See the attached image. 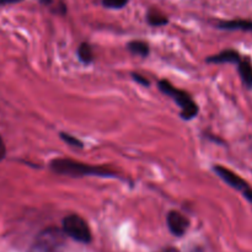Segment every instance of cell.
Instances as JSON below:
<instances>
[{"mask_svg":"<svg viewBox=\"0 0 252 252\" xmlns=\"http://www.w3.org/2000/svg\"><path fill=\"white\" fill-rule=\"evenodd\" d=\"M52 171L61 176L83 177V176H97V177H117L113 170L105 166H94V165L84 164L71 159H54L51 162Z\"/></svg>","mask_w":252,"mask_h":252,"instance_id":"obj_1","label":"cell"},{"mask_svg":"<svg viewBox=\"0 0 252 252\" xmlns=\"http://www.w3.org/2000/svg\"><path fill=\"white\" fill-rule=\"evenodd\" d=\"M159 89L181 107V117L184 120L189 121L196 117L198 113V106L186 91L175 88L169 80H165V79L159 81Z\"/></svg>","mask_w":252,"mask_h":252,"instance_id":"obj_2","label":"cell"},{"mask_svg":"<svg viewBox=\"0 0 252 252\" xmlns=\"http://www.w3.org/2000/svg\"><path fill=\"white\" fill-rule=\"evenodd\" d=\"M65 233L58 228H48L38 234L29 252H63Z\"/></svg>","mask_w":252,"mask_h":252,"instance_id":"obj_3","label":"cell"},{"mask_svg":"<svg viewBox=\"0 0 252 252\" xmlns=\"http://www.w3.org/2000/svg\"><path fill=\"white\" fill-rule=\"evenodd\" d=\"M63 231L66 236L79 243L88 244L91 241V231L88 223L76 214H70L64 218Z\"/></svg>","mask_w":252,"mask_h":252,"instance_id":"obj_4","label":"cell"},{"mask_svg":"<svg viewBox=\"0 0 252 252\" xmlns=\"http://www.w3.org/2000/svg\"><path fill=\"white\" fill-rule=\"evenodd\" d=\"M214 171H216V174L218 175L224 182H226L229 186L238 189V191L243 192L244 197H245L246 194H248L252 189L249 187V185L246 184V181H244L239 175H236L235 172L230 171V170L226 169V167L220 166V165H216V166H214Z\"/></svg>","mask_w":252,"mask_h":252,"instance_id":"obj_5","label":"cell"},{"mask_svg":"<svg viewBox=\"0 0 252 252\" xmlns=\"http://www.w3.org/2000/svg\"><path fill=\"white\" fill-rule=\"evenodd\" d=\"M167 226H169L170 231L176 236H182L186 233L187 228H189V219L185 216H182L179 212H170L167 214Z\"/></svg>","mask_w":252,"mask_h":252,"instance_id":"obj_6","label":"cell"},{"mask_svg":"<svg viewBox=\"0 0 252 252\" xmlns=\"http://www.w3.org/2000/svg\"><path fill=\"white\" fill-rule=\"evenodd\" d=\"M241 61L240 54L234 49H225V51L220 52V53L216 54V56H211L207 62L208 63H217V64H224V63H238Z\"/></svg>","mask_w":252,"mask_h":252,"instance_id":"obj_7","label":"cell"},{"mask_svg":"<svg viewBox=\"0 0 252 252\" xmlns=\"http://www.w3.org/2000/svg\"><path fill=\"white\" fill-rule=\"evenodd\" d=\"M217 26L221 30H241V31H252V21L249 20H229L219 21Z\"/></svg>","mask_w":252,"mask_h":252,"instance_id":"obj_8","label":"cell"},{"mask_svg":"<svg viewBox=\"0 0 252 252\" xmlns=\"http://www.w3.org/2000/svg\"><path fill=\"white\" fill-rule=\"evenodd\" d=\"M239 73H240L243 83L248 86L249 89H252V64L248 58L241 59L239 62Z\"/></svg>","mask_w":252,"mask_h":252,"instance_id":"obj_9","label":"cell"},{"mask_svg":"<svg viewBox=\"0 0 252 252\" xmlns=\"http://www.w3.org/2000/svg\"><path fill=\"white\" fill-rule=\"evenodd\" d=\"M147 20L152 26H157V27L164 26V25H166L167 21H169L167 17L157 9H150L149 11H148Z\"/></svg>","mask_w":252,"mask_h":252,"instance_id":"obj_10","label":"cell"},{"mask_svg":"<svg viewBox=\"0 0 252 252\" xmlns=\"http://www.w3.org/2000/svg\"><path fill=\"white\" fill-rule=\"evenodd\" d=\"M127 48L133 54H137L140 57H147L149 54V46L143 41H132L127 44Z\"/></svg>","mask_w":252,"mask_h":252,"instance_id":"obj_11","label":"cell"},{"mask_svg":"<svg viewBox=\"0 0 252 252\" xmlns=\"http://www.w3.org/2000/svg\"><path fill=\"white\" fill-rule=\"evenodd\" d=\"M78 57L84 64H90L94 61V52L90 44L81 43L78 47Z\"/></svg>","mask_w":252,"mask_h":252,"instance_id":"obj_12","label":"cell"},{"mask_svg":"<svg viewBox=\"0 0 252 252\" xmlns=\"http://www.w3.org/2000/svg\"><path fill=\"white\" fill-rule=\"evenodd\" d=\"M61 138L68 145H71V147H75V148H83V143H81L78 138L74 137V135L66 134V133H61Z\"/></svg>","mask_w":252,"mask_h":252,"instance_id":"obj_13","label":"cell"},{"mask_svg":"<svg viewBox=\"0 0 252 252\" xmlns=\"http://www.w3.org/2000/svg\"><path fill=\"white\" fill-rule=\"evenodd\" d=\"M103 5L110 9H121L128 2V0H103Z\"/></svg>","mask_w":252,"mask_h":252,"instance_id":"obj_14","label":"cell"},{"mask_svg":"<svg viewBox=\"0 0 252 252\" xmlns=\"http://www.w3.org/2000/svg\"><path fill=\"white\" fill-rule=\"evenodd\" d=\"M132 75H133V79H134V80L137 81V83L142 84V85H144V86H149L150 83H149V80H148V79L145 78V76L140 75V74H137V73H133Z\"/></svg>","mask_w":252,"mask_h":252,"instance_id":"obj_15","label":"cell"},{"mask_svg":"<svg viewBox=\"0 0 252 252\" xmlns=\"http://www.w3.org/2000/svg\"><path fill=\"white\" fill-rule=\"evenodd\" d=\"M5 154H6V149H5V144L2 142L1 137H0V161L5 158Z\"/></svg>","mask_w":252,"mask_h":252,"instance_id":"obj_16","label":"cell"},{"mask_svg":"<svg viewBox=\"0 0 252 252\" xmlns=\"http://www.w3.org/2000/svg\"><path fill=\"white\" fill-rule=\"evenodd\" d=\"M21 0H0V5H6V4H14V2H19Z\"/></svg>","mask_w":252,"mask_h":252,"instance_id":"obj_17","label":"cell"},{"mask_svg":"<svg viewBox=\"0 0 252 252\" xmlns=\"http://www.w3.org/2000/svg\"><path fill=\"white\" fill-rule=\"evenodd\" d=\"M159 252H180V251L176 250V249H174V248H169V249H164V250H161Z\"/></svg>","mask_w":252,"mask_h":252,"instance_id":"obj_18","label":"cell"},{"mask_svg":"<svg viewBox=\"0 0 252 252\" xmlns=\"http://www.w3.org/2000/svg\"><path fill=\"white\" fill-rule=\"evenodd\" d=\"M41 2H42V4L48 5V4H52V0H41Z\"/></svg>","mask_w":252,"mask_h":252,"instance_id":"obj_19","label":"cell"}]
</instances>
